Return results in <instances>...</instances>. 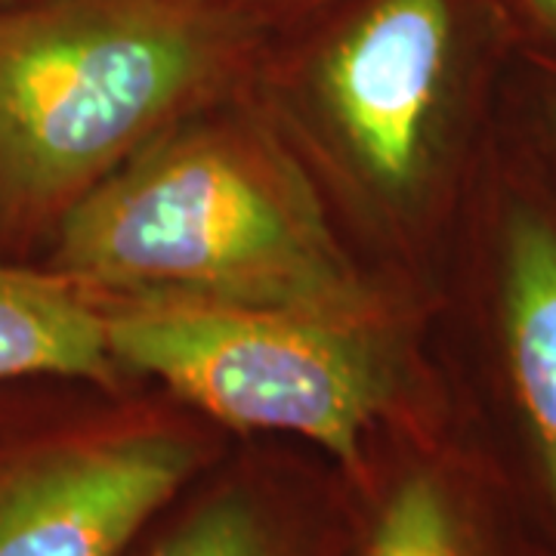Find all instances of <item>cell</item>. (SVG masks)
Returning a JSON list of instances; mask_svg holds the SVG:
<instances>
[{"mask_svg": "<svg viewBox=\"0 0 556 556\" xmlns=\"http://www.w3.org/2000/svg\"><path fill=\"white\" fill-rule=\"evenodd\" d=\"M241 7H248L257 20H263V13H266V7L269 3H288V0H239Z\"/></svg>", "mask_w": 556, "mask_h": 556, "instance_id": "7c38bea8", "label": "cell"}, {"mask_svg": "<svg viewBox=\"0 0 556 556\" xmlns=\"http://www.w3.org/2000/svg\"><path fill=\"white\" fill-rule=\"evenodd\" d=\"M47 269L100 300L273 309L371 325L375 300L309 182L236 130L152 146L53 226Z\"/></svg>", "mask_w": 556, "mask_h": 556, "instance_id": "6da1fadb", "label": "cell"}, {"mask_svg": "<svg viewBox=\"0 0 556 556\" xmlns=\"http://www.w3.org/2000/svg\"><path fill=\"white\" fill-rule=\"evenodd\" d=\"M102 309L115 365L155 375L229 427L298 433L343 464H356L396 393L371 325L217 306Z\"/></svg>", "mask_w": 556, "mask_h": 556, "instance_id": "3957f363", "label": "cell"}, {"mask_svg": "<svg viewBox=\"0 0 556 556\" xmlns=\"http://www.w3.org/2000/svg\"><path fill=\"white\" fill-rule=\"evenodd\" d=\"M551 80H554V84H551V87H547V93H544V105H547L544 112H547V127H551V139H554V149H556V75Z\"/></svg>", "mask_w": 556, "mask_h": 556, "instance_id": "8fae6325", "label": "cell"}, {"mask_svg": "<svg viewBox=\"0 0 556 556\" xmlns=\"http://www.w3.org/2000/svg\"><path fill=\"white\" fill-rule=\"evenodd\" d=\"M497 318L510 393L556 510V219L517 199L497 236Z\"/></svg>", "mask_w": 556, "mask_h": 556, "instance_id": "8992f818", "label": "cell"}, {"mask_svg": "<svg viewBox=\"0 0 556 556\" xmlns=\"http://www.w3.org/2000/svg\"><path fill=\"white\" fill-rule=\"evenodd\" d=\"M102 300L53 269L0 254V383L65 378L112 383Z\"/></svg>", "mask_w": 556, "mask_h": 556, "instance_id": "52a82bcc", "label": "cell"}, {"mask_svg": "<svg viewBox=\"0 0 556 556\" xmlns=\"http://www.w3.org/2000/svg\"><path fill=\"white\" fill-rule=\"evenodd\" d=\"M497 0H356L318 53L321 93L353 152L402 189L417 177L427 127L479 22Z\"/></svg>", "mask_w": 556, "mask_h": 556, "instance_id": "5b68a950", "label": "cell"}, {"mask_svg": "<svg viewBox=\"0 0 556 556\" xmlns=\"http://www.w3.org/2000/svg\"><path fill=\"white\" fill-rule=\"evenodd\" d=\"M155 556H269V547L254 514L229 497L195 514Z\"/></svg>", "mask_w": 556, "mask_h": 556, "instance_id": "9c48e42d", "label": "cell"}, {"mask_svg": "<svg viewBox=\"0 0 556 556\" xmlns=\"http://www.w3.org/2000/svg\"><path fill=\"white\" fill-rule=\"evenodd\" d=\"M263 22L239 0L0 7V241L56 226L177 105L239 65Z\"/></svg>", "mask_w": 556, "mask_h": 556, "instance_id": "7a4b0ae2", "label": "cell"}, {"mask_svg": "<svg viewBox=\"0 0 556 556\" xmlns=\"http://www.w3.org/2000/svg\"><path fill=\"white\" fill-rule=\"evenodd\" d=\"M504 20H517L526 31L556 47V0H497Z\"/></svg>", "mask_w": 556, "mask_h": 556, "instance_id": "30bf717a", "label": "cell"}, {"mask_svg": "<svg viewBox=\"0 0 556 556\" xmlns=\"http://www.w3.org/2000/svg\"><path fill=\"white\" fill-rule=\"evenodd\" d=\"M368 556H467L455 504L439 479L412 477L399 485Z\"/></svg>", "mask_w": 556, "mask_h": 556, "instance_id": "ba28073f", "label": "cell"}, {"mask_svg": "<svg viewBox=\"0 0 556 556\" xmlns=\"http://www.w3.org/2000/svg\"><path fill=\"white\" fill-rule=\"evenodd\" d=\"M3 3H16V0H0V7H3Z\"/></svg>", "mask_w": 556, "mask_h": 556, "instance_id": "4fadbf2b", "label": "cell"}, {"mask_svg": "<svg viewBox=\"0 0 556 556\" xmlns=\"http://www.w3.org/2000/svg\"><path fill=\"white\" fill-rule=\"evenodd\" d=\"M192 470L161 433L78 427L0 439V556H121Z\"/></svg>", "mask_w": 556, "mask_h": 556, "instance_id": "277c9868", "label": "cell"}]
</instances>
